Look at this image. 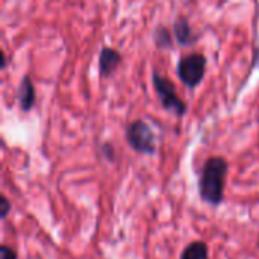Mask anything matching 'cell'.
<instances>
[{
	"mask_svg": "<svg viewBox=\"0 0 259 259\" xmlns=\"http://www.w3.org/2000/svg\"><path fill=\"white\" fill-rule=\"evenodd\" d=\"M228 170V161L222 156H211L203 164L199 179V194L205 203L211 206H220L223 203Z\"/></svg>",
	"mask_w": 259,
	"mask_h": 259,
	"instance_id": "cell-1",
	"label": "cell"
},
{
	"mask_svg": "<svg viewBox=\"0 0 259 259\" xmlns=\"http://www.w3.org/2000/svg\"><path fill=\"white\" fill-rule=\"evenodd\" d=\"M126 140L137 153L155 155L156 152V137L150 126L143 120H135L127 126Z\"/></svg>",
	"mask_w": 259,
	"mask_h": 259,
	"instance_id": "cell-2",
	"label": "cell"
},
{
	"mask_svg": "<svg viewBox=\"0 0 259 259\" xmlns=\"http://www.w3.org/2000/svg\"><path fill=\"white\" fill-rule=\"evenodd\" d=\"M206 71V58L202 53H191L181 58L178 64V74L179 79L190 88L197 87Z\"/></svg>",
	"mask_w": 259,
	"mask_h": 259,
	"instance_id": "cell-3",
	"label": "cell"
},
{
	"mask_svg": "<svg viewBox=\"0 0 259 259\" xmlns=\"http://www.w3.org/2000/svg\"><path fill=\"white\" fill-rule=\"evenodd\" d=\"M152 80H153L156 94H158V97H159L162 106H164L167 111L176 114L178 117L185 115V112H187V105L178 97V93H176V88H175L173 82L168 80L167 77H162L158 71L153 73Z\"/></svg>",
	"mask_w": 259,
	"mask_h": 259,
	"instance_id": "cell-4",
	"label": "cell"
},
{
	"mask_svg": "<svg viewBox=\"0 0 259 259\" xmlns=\"http://www.w3.org/2000/svg\"><path fill=\"white\" fill-rule=\"evenodd\" d=\"M121 64V55L112 47H103L99 55V73L102 77H109Z\"/></svg>",
	"mask_w": 259,
	"mask_h": 259,
	"instance_id": "cell-5",
	"label": "cell"
},
{
	"mask_svg": "<svg viewBox=\"0 0 259 259\" xmlns=\"http://www.w3.org/2000/svg\"><path fill=\"white\" fill-rule=\"evenodd\" d=\"M173 30H175V38L181 46H191L197 39L191 26H190V21L185 17H179L175 21Z\"/></svg>",
	"mask_w": 259,
	"mask_h": 259,
	"instance_id": "cell-6",
	"label": "cell"
},
{
	"mask_svg": "<svg viewBox=\"0 0 259 259\" xmlns=\"http://www.w3.org/2000/svg\"><path fill=\"white\" fill-rule=\"evenodd\" d=\"M18 102L21 111L27 112L33 108L35 105V88L29 76H24L21 79L20 88H18Z\"/></svg>",
	"mask_w": 259,
	"mask_h": 259,
	"instance_id": "cell-7",
	"label": "cell"
},
{
	"mask_svg": "<svg viewBox=\"0 0 259 259\" xmlns=\"http://www.w3.org/2000/svg\"><path fill=\"white\" fill-rule=\"evenodd\" d=\"M181 259H209V249L203 241H193L184 249Z\"/></svg>",
	"mask_w": 259,
	"mask_h": 259,
	"instance_id": "cell-8",
	"label": "cell"
},
{
	"mask_svg": "<svg viewBox=\"0 0 259 259\" xmlns=\"http://www.w3.org/2000/svg\"><path fill=\"white\" fill-rule=\"evenodd\" d=\"M155 42L159 49H170L173 46L171 33L165 26H159L155 32Z\"/></svg>",
	"mask_w": 259,
	"mask_h": 259,
	"instance_id": "cell-9",
	"label": "cell"
},
{
	"mask_svg": "<svg viewBox=\"0 0 259 259\" xmlns=\"http://www.w3.org/2000/svg\"><path fill=\"white\" fill-rule=\"evenodd\" d=\"M9 212H11V202L8 200L6 196H2L0 197V219L5 220Z\"/></svg>",
	"mask_w": 259,
	"mask_h": 259,
	"instance_id": "cell-10",
	"label": "cell"
},
{
	"mask_svg": "<svg viewBox=\"0 0 259 259\" xmlns=\"http://www.w3.org/2000/svg\"><path fill=\"white\" fill-rule=\"evenodd\" d=\"M0 259H17V252L9 246L0 247Z\"/></svg>",
	"mask_w": 259,
	"mask_h": 259,
	"instance_id": "cell-11",
	"label": "cell"
},
{
	"mask_svg": "<svg viewBox=\"0 0 259 259\" xmlns=\"http://www.w3.org/2000/svg\"><path fill=\"white\" fill-rule=\"evenodd\" d=\"M102 153L105 155V158L106 159H109V161H114V158H115V153H114V147L111 146V144H103V147H102Z\"/></svg>",
	"mask_w": 259,
	"mask_h": 259,
	"instance_id": "cell-12",
	"label": "cell"
}]
</instances>
